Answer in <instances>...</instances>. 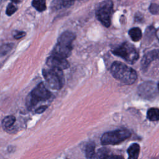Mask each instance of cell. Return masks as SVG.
Instances as JSON below:
<instances>
[{
	"mask_svg": "<svg viewBox=\"0 0 159 159\" xmlns=\"http://www.w3.org/2000/svg\"><path fill=\"white\" fill-rule=\"evenodd\" d=\"M111 73L114 78L125 84H132L137 78L136 71L120 61H114L111 66Z\"/></svg>",
	"mask_w": 159,
	"mask_h": 159,
	"instance_id": "cell-1",
	"label": "cell"
},
{
	"mask_svg": "<svg viewBox=\"0 0 159 159\" xmlns=\"http://www.w3.org/2000/svg\"><path fill=\"white\" fill-rule=\"evenodd\" d=\"M52 97V93L46 88L43 83L38 84L27 98L26 106L29 109L33 108L40 101H45Z\"/></svg>",
	"mask_w": 159,
	"mask_h": 159,
	"instance_id": "cell-2",
	"label": "cell"
},
{
	"mask_svg": "<svg viewBox=\"0 0 159 159\" xmlns=\"http://www.w3.org/2000/svg\"><path fill=\"white\" fill-rule=\"evenodd\" d=\"M111 51L115 55L124 59L130 64L135 63L139 57L135 47L132 43L127 42L113 48Z\"/></svg>",
	"mask_w": 159,
	"mask_h": 159,
	"instance_id": "cell-3",
	"label": "cell"
},
{
	"mask_svg": "<svg viewBox=\"0 0 159 159\" xmlns=\"http://www.w3.org/2000/svg\"><path fill=\"white\" fill-rule=\"evenodd\" d=\"M42 74L50 88L59 90L63 86L65 79L62 70L55 68L43 69Z\"/></svg>",
	"mask_w": 159,
	"mask_h": 159,
	"instance_id": "cell-4",
	"label": "cell"
},
{
	"mask_svg": "<svg viewBox=\"0 0 159 159\" xmlns=\"http://www.w3.org/2000/svg\"><path fill=\"white\" fill-rule=\"evenodd\" d=\"M130 135L131 133L127 129H117L104 133L101 137V142L103 145H116L124 141Z\"/></svg>",
	"mask_w": 159,
	"mask_h": 159,
	"instance_id": "cell-5",
	"label": "cell"
},
{
	"mask_svg": "<svg viewBox=\"0 0 159 159\" xmlns=\"http://www.w3.org/2000/svg\"><path fill=\"white\" fill-rule=\"evenodd\" d=\"M112 12V2L111 1H104L98 5L96 10V16L104 26L109 27L111 23Z\"/></svg>",
	"mask_w": 159,
	"mask_h": 159,
	"instance_id": "cell-6",
	"label": "cell"
},
{
	"mask_svg": "<svg viewBox=\"0 0 159 159\" xmlns=\"http://www.w3.org/2000/svg\"><path fill=\"white\" fill-rule=\"evenodd\" d=\"M46 63L50 68H55L58 70H64L69 68L70 64L65 59L53 55H51L47 59Z\"/></svg>",
	"mask_w": 159,
	"mask_h": 159,
	"instance_id": "cell-7",
	"label": "cell"
},
{
	"mask_svg": "<svg viewBox=\"0 0 159 159\" xmlns=\"http://www.w3.org/2000/svg\"><path fill=\"white\" fill-rule=\"evenodd\" d=\"M72 49V45H69L65 43L57 42V44L53 48L52 55L66 59L71 55Z\"/></svg>",
	"mask_w": 159,
	"mask_h": 159,
	"instance_id": "cell-8",
	"label": "cell"
},
{
	"mask_svg": "<svg viewBox=\"0 0 159 159\" xmlns=\"http://www.w3.org/2000/svg\"><path fill=\"white\" fill-rule=\"evenodd\" d=\"M159 58V50H153L150 52H148L146 53L141 61V66L143 70L145 71L147 70L149 65L151 62L156 59Z\"/></svg>",
	"mask_w": 159,
	"mask_h": 159,
	"instance_id": "cell-9",
	"label": "cell"
},
{
	"mask_svg": "<svg viewBox=\"0 0 159 159\" xmlns=\"http://www.w3.org/2000/svg\"><path fill=\"white\" fill-rule=\"evenodd\" d=\"M96 158L97 159H124L122 156L112 154L110 151L106 148H102L98 150Z\"/></svg>",
	"mask_w": 159,
	"mask_h": 159,
	"instance_id": "cell-10",
	"label": "cell"
},
{
	"mask_svg": "<svg viewBox=\"0 0 159 159\" xmlns=\"http://www.w3.org/2000/svg\"><path fill=\"white\" fill-rule=\"evenodd\" d=\"M74 4V1H53L51 4V9L53 10H58L62 8H68Z\"/></svg>",
	"mask_w": 159,
	"mask_h": 159,
	"instance_id": "cell-11",
	"label": "cell"
},
{
	"mask_svg": "<svg viewBox=\"0 0 159 159\" xmlns=\"http://www.w3.org/2000/svg\"><path fill=\"white\" fill-rule=\"evenodd\" d=\"M140 152V146L137 143L132 144L127 149L129 159H137Z\"/></svg>",
	"mask_w": 159,
	"mask_h": 159,
	"instance_id": "cell-12",
	"label": "cell"
},
{
	"mask_svg": "<svg viewBox=\"0 0 159 159\" xmlns=\"http://www.w3.org/2000/svg\"><path fill=\"white\" fill-rule=\"evenodd\" d=\"M140 93L141 95H143V96H148L152 94L153 91H155V87L153 84H150V83H143L142 84V85L140 87V89H139Z\"/></svg>",
	"mask_w": 159,
	"mask_h": 159,
	"instance_id": "cell-13",
	"label": "cell"
},
{
	"mask_svg": "<svg viewBox=\"0 0 159 159\" xmlns=\"http://www.w3.org/2000/svg\"><path fill=\"white\" fill-rule=\"evenodd\" d=\"M129 35L131 39L134 42L140 40L142 37V31L139 27H134L129 30Z\"/></svg>",
	"mask_w": 159,
	"mask_h": 159,
	"instance_id": "cell-14",
	"label": "cell"
},
{
	"mask_svg": "<svg viewBox=\"0 0 159 159\" xmlns=\"http://www.w3.org/2000/svg\"><path fill=\"white\" fill-rule=\"evenodd\" d=\"M147 117L150 121L159 120V109L152 107L147 112Z\"/></svg>",
	"mask_w": 159,
	"mask_h": 159,
	"instance_id": "cell-15",
	"label": "cell"
},
{
	"mask_svg": "<svg viewBox=\"0 0 159 159\" xmlns=\"http://www.w3.org/2000/svg\"><path fill=\"white\" fill-rule=\"evenodd\" d=\"M85 155L86 157L91 159L95 155V143L93 142H88L85 147Z\"/></svg>",
	"mask_w": 159,
	"mask_h": 159,
	"instance_id": "cell-16",
	"label": "cell"
},
{
	"mask_svg": "<svg viewBox=\"0 0 159 159\" xmlns=\"http://www.w3.org/2000/svg\"><path fill=\"white\" fill-rule=\"evenodd\" d=\"M32 5L35 9H37L39 12H42L46 9L45 1L43 0L33 1L32 2Z\"/></svg>",
	"mask_w": 159,
	"mask_h": 159,
	"instance_id": "cell-17",
	"label": "cell"
},
{
	"mask_svg": "<svg viewBox=\"0 0 159 159\" xmlns=\"http://www.w3.org/2000/svg\"><path fill=\"white\" fill-rule=\"evenodd\" d=\"M15 122H16V117L11 115L6 117L3 119L2 122V124L4 128H9L11 126H12V125L15 123Z\"/></svg>",
	"mask_w": 159,
	"mask_h": 159,
	"instance_id": "cell-18",
	"label": "cell"
},
{
	"mask_svg": "<svg viewBox=\"0 0 159 159\" xmlns=\"http://www.w3.org/2000/svg\"><path fill=\"white\" fill-rule=\"evenodd\" d=\"M14 46L13 43H5L0 45V57L9 53Z\"/></svg>",
	"mask_w": 159,
	"mask_h": 159,
	"instance_id": "cell-19",
	"label": "cell"
},
{
	"mask_svg": "<svg viewBox=\"0 0 159 159\" xmlns=\"http://www.w3.org/2000/svg\"><path fill=\"white\" fill-rule=\"evenodd\" d=\"M17 7L13 4V2H11L7 5V7L6 8V13L7 16H11L12 14H13L16 11H17Z\"/></svg>",
	"mask_w": 159,
	"mask_h": 159,
	"instance_id": "cell-20",
	"label": "cell"
},
{
	"mask_svg": "<svg viewBox=\"0 0 159 159\" xmlns=\"http://www.w3.org/2000/svg\"><path fill=\"white\" fill-rule=\"evenodd\" d=\"M149 10L151 13L153 14H159V5L157 4H151L149 7Z\"/></svg>",
	"mask_w": 159,
	"mask_h": 159,
	"instance_id": "cell-21",
	"label": "cell"
},
{
	"mask_svg": "<svg viewBox=\"0 0 159 159\" xmlns=\"http://www.w3.org/2000/svg\"><path fill=\"white\" fill-rule=\"evenodd\" d=\"M47 108V106H40L39 107H38L35 110V112L37 114H41V113L43 112L46 110Z\"/></svg>",
	"mask_w": 159,
	"mask_h": 159,
	"instance_id": "cell-22",
	"label": "cell"
},
{
	"mask_svg": "<svg viewBox=\"0 0 159 159\" xmlns=\"http://www.w3.org/2000/svg\"><path fill=\"white\" fill-rule=\"evenodd\" d=\"M25 35V33L24 32H18L15 35H14V38L16 39H21L23 37H24Z\"/></svg>",
	"mask_w": 159,
	"mask_h": 159,
	"instance_id": "cell-23",
	"label": "cell"
},
{
	"mask_svg": "<svg viewBox=\"0 0 159 159\" xmlns=\"http://www.w3.org/2000/svg\"><path fill=\"white\" fill-rule=\"evenodd\" d=\"M156 36H157L158 41H159V28L156 31Z\"/></svg>",
	"mask_w": 159,
	"mask_h": 159,
	"instance_id": "cell-24",
	"label": "cell"
},
{
	"mask_svg": "<svg viewBox=\"0 0 159 159\" xmlns=\"http://www.w3.org/2000/svg\"><path fill=\"white\" fill-rule=\"evenodd\" d=\"M157 89H158V91H159V83H158V84H157Z\"/></svg>",
	"mask_w": 159,
	"mask_h": 159,
	"instance_id": "cell-25",
	"label": "cell"
}]
</instances>
